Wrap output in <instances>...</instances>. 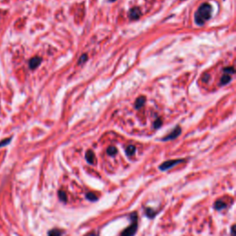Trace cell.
I'll list each match as a JSON object with an SVG mask.
<instances>
[{
	"label": "cell",
	"instance_id": "1",
	"mask_svg": "<svg viewBox=\"0 0 236 236\" xmlns=\"http://www.w3.org/2000/svg\"><path fill=\"white\" fill-rule=\"evenodd\" d=\"M212 15V7L207 4L203 3L195 13V22L198 26H202L206 23Z\"/></svg>",
	"mask_w": 236,
	"mask_h": 236
},
{
	"label": "cell",
	"instance_id": "2",
	"mask_svg": "<svg viewBox=\"0 0 236 236\" xmlns=\"http://www.w3.org/2000/svg\"><path fill=\"white\" fill-rule=\"evenodd\" d=\"M131 219H132V223L130 226H128L122 233L121 236H134L135 233H137V213L134 212L131 213Z\"/></svg>",
	"mask_w": 236,
	"mask_h": 236
},
{
	"label": "cell",
	"instance_id": "3",
	"mask_svg": "<svg viewBox=\"0 0 236 236\" xmlns=\"http://www.w3.org/2000/svg\"><path fill=\"white\" fill-rule=\"evenodd\" d=\"M181 162H184V160H172V161H167V162H163L162 164H161L159 168H160L161 171H166V170H169V169L173 168L174 166H175L178 163H181Z\"/></svg>",
	"mask_w": 236,
	"mask_h": 236
},
{
	"label": "cell",
	"instance_id": "4",
	"mask_svg": "<svg viewBox=\"0 0 236 236\" xmlns=\"http://www.w3.org/2000/svg\"><path fill=\"white\" fill-rule=\"evenodd\" d=\"M181 132H182V129H181V127L178 126H176V127H175L172 132L170 133V134H168L165 137H163L162 140H163V141H168V140L175 139L176 137H178L180 136Z\"/></svg>",
	"mask_w": 236,
	"mask_h": 236
},
{
	"label": "cell",
	"instance_id": "5",
	"mask_svg": "<svg viewBox=\"0 0 236 236\" xmlns=\"http://www.w3.org/2000/svg\"><path fill=\"white\" fill-rule=\"evenodd\" d=\"M41 63H42V58H41V57H39V56H34V57H32V58L29 61L30 68L31 70H34V69H36V68L41 65Z\"/></svg>",
	"mask_w": 236,
	"mask_h": 236
},
{
	"label": "cell",
	"instance_id": "6",
	"mask_svg": "<svg viewBox=\"0 0 236 236\" xmlns=\"http://www.w3.org/2000/svg\"><path fill=\"white\" fill-rule=\"evenodd\" d=\"M140 16H141V12H140V9L136 7V8H133L130 9V11H129V18L131 19H134V20L138 19Z\"/></svg>",
	"mask_w": 236,
	"mask_h": 236
},
{
	"label": "cell",
	"instance_id": "7",
	"mask_svg": "<svg viewBox=\"0 0 236 236\" xmlns=\"http://www.w3.org/2000/svg\"><path fill=\"white\" fill-rule=\"evenodd\" d=\"M146 103V98L144 96H140L138 97L137 100H136V103H135V109L136 110H138L140 109L141 107H143V105Z\"/></svg>",
	"mask_w": 236,
	"mask_h": 236
},
{
	"label": "cell",
	"instance_id": "8",
	"mask_svg": "<svg viewBox=\"0 0 236 236\" xmlns=\"http://www.w3.org/2000/svg\"><path fill=\"white\" fill-rule=\"evenodd\" d=\"M85 158H86V160H87V162L88 163H90V164H93L94 163V161H95V155H94V153H93V151L92 150H88L87 152H86V155H85Z\"/></svg>",
	"mask_w": 236,
	"mask_h": 236
},
{
	"label": "cell",
	"instance_id": "9",
	"mask_svg": "<svg viewBox=\"0 0 236 236\" xmlns=\"http://www.w3.org/2000/svg\"><path fill=\"white\" fill-rule=\"evenodd\" d=\"M232 78L230 75H224L222 78H221V81H220V85L221 86H223V85H226L227 83H229L231 81Z\"/></svg>",
	"mask_w": 236,
	"mask_h": 236
},
{
	"label": "cell",
	"instance_id": "10",
	"mask_svg": "<svg viewBox=\"0 0 236 236\" xmlns=\"http://www.w3.org/2000/svg\"><path fill=\"white\" fill-rule=\"evenodd\" d=\"M226 206H227V205H226V203H225V202H223V201H221V200H218V201H216V202H215L214 207H215L217 210H221V209L225 208Z\"/></svg>",
	"mask_w": 236,
	"mask_h": 236
},
{
	"label": "cell",
	"instance_id": "11",
	"mask_svg": "<svg viewBox=\"0 0 236 236\" xmlns=\"http://www.w3.org/2000/svg\"><path fill=\"white\" fill-rule=\"evenodd\" d=\"M126 152L127 156H132V155L135 154V152H136V147L133 146V145L128 146V147L126 148Z\"/></svg>",
	"mask_w": 236,
	"mask_h": 236
},
{
	"label": "cell",
	"instance_id": "12",
	"mask_svg": "<svg viewBox=\"0 0 236 236\" xmlns=\"http://www.w3.org/2000/svg\"><path fill=\"white\" fill-rule=\"evenodd\" d=\"M117 153V149L116 148L114 147V146H111L107 148V154L108 155H111V156H115V154Z\"/></svg>",
	"mask_w": 236,
	"mask_h": 236
},
{
	"label": "cell",
	"instance_id": "13",
	"mask_svg": "<svg viewBox=\"0 0 236 236\" xmlns=\"http://www.w3.org/2000/svg\"><path fill=\"white\" fill-rule=\"evenodd\" d=\"M62 235V232L60 230H57V229H54V230H51L49 233H48V236H61Z\"/></svg>",
	"mask_w": 236,
	"mask_h": 236
},
{
	"label": "cell",
	"instance_id": "14",
	"mask_svg": "<svg viewBox=\"0 0 236 236\" xmlns=\"http://www.w3.org/2000/svg\"><path fill=\"white\" fill-rule=\"evenodd\" d=\"M86 197L88 198V200H90V201H97V199H98V197L96 196V195L93 194V193H88L86 195Z\"/></svg>",
	"mask_w": 236,
	"mask_h": 236
},
{
	"label": "cell",
	"instance_id": "15",
	"mask_svg": "<svg viewBox=\"0 0 236 236\" xmlns=\"http://www.w3.org/2000/svg\"><path fill=\"white\" fill-rule=\"evenodd\" d=\"M58 196L59 199H60L61 201H63V202H66V201L67 200V194L64 191H59Z\"/></svg>",
	"mask_w": 236,
	"mask_h": 236
},
{
	"label": "cell",
	"instance_id": "16",
	"mask_svg": "<svg viewBox=\"0 0 236 236\" xmlns=\"http://www.w3.org/2000/svg\"><path fill=\"white\" fill-rule=\"evenodd\" d=\"M11 139H12V137H8V138H6V139H4V140L0 141V148H2V147H4V146H7V145H8V144L10 143Z\"/></svg>",
	"mask_w": 236,
	"mask_h": 236
},
{
	"label": "cell",
	"instance_id": "17",
	"mask_svg": "<svg viewBox=\"0 0 236 236\" xmlns=\"http://www.w3.org/2000/svg\"><path fill=\"white\" fill-rule=\"evenodd\" d=\"M162 120H161L160 118H158V119L154 122V124H153V127H154L155 129H158V128H160V127L162 126Z\"/></svg>",
	"mask_w": 236,
	"mask_h": 236
},
{
	"label": "cell",
	"instance_id": "18",
	"mask_svg": "<svg viewBox=\"0 0 236 236\" xmlns=\"http://www.w3.org/2000/svg\"><path fill=\"white\" fill-rule=\"evenodd\" d=\"M87 60H88V56H87L86 54H84V55H82V56H80V58L78 59V65H80V64H84Z\"/></svg>",
	"mask_w": 236,
	"mask_h": 236
},
{
	"label": "cell",
	"instance_id": "19",
	"mask_svg": "<svg viewBox=\"0 0 236 236\" xmlns=\"http://www.w3.org/2000/svg\"><path fill=\"white\" fill-rule=\"evenodd\" d=\"M223 71H224V73L226 74H233L234 73V68L233 67H225L223 69Z\"/></svg>",
	"mask_w": 236,
	"mask_h": 236
},
{
	"label": "cell",
	"instance_id": "20",
	"mask_svg": "<svg viewBox=\"0 0 236 236\" xmlns=\"http://www.w3.org/2000/svg\"><path fill=\"white\" fill-rule=\"evenodd\" d=\"M146 213H147V216H148L149 218H153L155 216V211L150 208H148L146 210Z\"/></svg>",
	"mask_w": 236,
	"mask_h": 236
},
{
	"label": "cell",
	"instance_id": "21",
	"mask_svg": "<svg viewBox=\"0 0 236 236\" xmlns=\"http://www.w3.org/2000/svg\"><path fill=\"white\" fill-rule=\"evenodd\" d=\"M208 79H209V75H208V74L204 75V77H203L202 80H203L204 82H207V81H208Z\"/></svg>",
	"mask_w": 236,
	"mask_h": 236
},
{
	"label": "cell",
	"instance_id": "22",
	"mask_svg": "<svg viewBox=\"0 0 236 236\" xmlns=\"http://www.w3.org/2000/svg\"><path fill=\"white\" fill-rule=\"evenodd\" d=\"M232 236H235V234H234V226H233V228H232Z\"/></svg>",
	"mask_w": 236,
	"mask_h": 236
},
{
	"label": "cell",
	"instance_id": "23",
	"mask_svg": "<svg viewBox=\"0 0 236 236\" xmlns=\"http://www.w3.org/2000/svg\"><path fill=\"white\" fill-rule=\"evenodd\" d=\"M108 1H110V2H115V1H116V0H108Z\"/></svg>",
	"mask_w": 236,
	"mask_h": 236
}]
</instances>
